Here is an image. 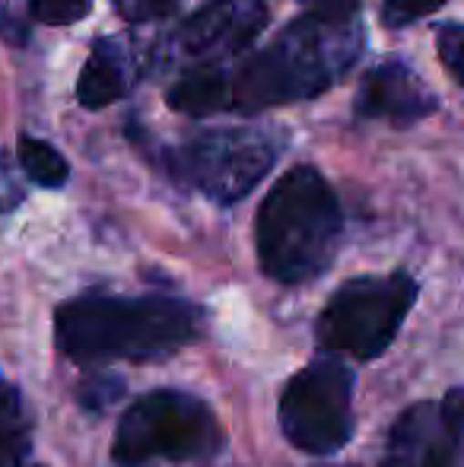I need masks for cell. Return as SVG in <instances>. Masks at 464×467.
<instances>
[{
  "label": "cell",
  "instance_id": "6da1fadb",
  "mask_svg": "<svg viewBox=\"0 0 464 467\" xmlns=\"http://www.w3.org/2000/svg\"><path fill=\"white\" fill-rule=\"evenodd\" d=\"M363 51V26L331 23L303 13L264 51L248 57L235 74L194 70L169 89V105L181 115L204 118L220 111H261L271 105L315 99L335 87Z\"/></svg>",
  "mask_w": 464,
  "mask_h": 467
},
{
  "label": "cell",
  "instance_id": "7a4b0ae2",
  "mask_svg": "<svg viewBox=\"0 0 464 467\" xmlns=\"http://www.w3.org/2000/svg\"><path fill=\"white\" fill-rule=\"evenodd\" d=\"M201 308L179 296H80L55 312V344L77 363L162 359L194 344Z\"/></svg>",
  "mask_w": 464,
  "mask_h": 467
},
{
  "label": "cell",
  "instance_id": "3957f363",
  "mask_svg": "<svg viewBox=\"0 0 464 467\" xmlns=\"http://www.w3.org/2000/svg\"><path fill=\"white\" fill-rule=\"evenodd\" d=\"M344 213L335 188L312 166H296L284 175L254 216L258 265L284 286L322 277L337 258Z\"/></svg>",
  "mask_w": 464,
  "mask_h": 467
},
{
  "label": "cell",
  "instance_id": "277c9868",
  "mask_svg": "<svg viewBox=\"0 0 464 467\" xmlns=\"http://www.w3.org/2000/svg\"><path fill=\"white\" fill-rule=\"evenodd\" d=\"M223 449V430L207 400L179 388H156L121 413L112 442L118 467L201 462Z\"/></svg>",
  "mask_w": 464,
  "mask_h": 467
},
{
  "label": "cell",
  "instance_id": "5b68a950",
  "mask_svg": "<svg viewBox=\"0 0 464 467\" xmlns=\"http://www.w3.org/2000/svg\"><path fill=\"white\" fill-rule=\"evenodd\" d=\"M414 302L417 283L407 274L347 280L318 315V344L369 363L391 347Z\"/></svg>",
  "mask_w": 464,
  "mask_h": 467
},
{
  "label": "cell",
  "instance_id": "8992f818",
  "mask_svg": "<svg viewBox=\"0 0 464 467\" xmlns=\"http://www.w3.org/2000/svg\"><path fill=\"white\" fill-rule=\"evenodd\" d=\"M280 140L261 128H213L169 153V172L217 203L248 197L273 169Z\"/></svg>",
  "mask_w": 464,
  "mask_h": 467
},
{
  "label": "cell",
  "instance_id": "52a82bcc",
  "mask_svg": "<svg viewBox=\"0 0 464 467\" xmlns=\"http://www.w3.org/2000/svg\"><path fill=\"white\" fill-rule=\"evenodd\" d=\"M280 430L305 455H335L353 439V372L337 359H315L286 381Z\"/></svg>",
  "mask_w": 464,
  "mask_h": 467
},
{
  "label": "cell",
  "instance_id": "ba28073f",
  "mask_svg": "<svg viewBox=\"0 0 464 467\" xmlns=\"http://www.w3.org/2000/svg\"><path fill=\"white\" fill-rule=\"evenodd\" d=\"M382 467H464V385L414 404L388 432Z\"/></svg>",
  "mask_w": 464,
  "mask_h": 467
},
{
  "label": "cell",
  "instance_id": "9c48e42d",
  "mask_svg": "<svg viewBox=\"0 0 464 467\" xmlns=\"http://www.w3.org/2000/svg\"><path fill=\"white\" fill-rule=\"evenodd\" d=\"M264 26V0H211L169 36V51L181 61L213 64L248 48Z\"/></svg>",
  "mask_w": 464,
  "mask_h": 467
},
{
  "label": "cell",
  "instance_id": "30bf717a",
  "mask_svg": "<svg viewBox=\"0 0 464 467\" xmlns=\"http://www.w3.org/2000/svg\"><path fill=\"white\" fill-rule=\"evenodd\" d=\"M436 109H439V99L417 77V70L407 67L404 61L376 64L363 77L356 93V115L382 118V121H391L397 128L423 121Z\"/></svg>",
  "mask_w": 464,
  "mask_h": 467
},
{
  "label": "cell",
  "instance_id": "8fae6325",
  "mask_svg": "<svg viewBox=\"0 0 464 467\" xmlns=\"http://www.w3.org/2000/svg\"><path fill=\"white\" fill-rule=\"evenodd\" d=\"M128 93V61L112 38L96 42L80 80H77V99L83 109H106Z\"/></svg>",
  "mask_w": 464,
  "mask_h": 467
},
{
  "label": "cell",
  "instance_id": "7c38bea8",
  "mask_svg": "<svg viewBox=\"0 0 464 467\" xmlns=\"http://www.w3.org/2000/svg\"><path fill=\"white\" fill-rule=\"evenodd\" d=\"M32 455V420L23 394L0 375V467H26Z\"/></svg>",
  "mask_w": 464,
  "mask_h": 467
},
{
  "label": "cell",
  "instance_id": "4fadbf2b",
  "mask_svg": "<svg viewBox=\"0 0 464 467\" xmlns=\"http://www.w3.org/2000/svg\"><path fill=\"white\" fill-rule=\"evenodd\" d=\"M19 166L29 182L38 188H61L70 175V166L51 143L38 140V137H19Z\"/></svg>",
  "mask_w": 464,
  "mask_h": 467
},
{
  "label": "cell",
  "instance_id": "5bb4252c",
  "mask_svg": "<svg viewBox=\"0 0 464 467\" xmlns=\"http://www.w3.org/2000/svg\"><path fill=\"white\" fill-rule=\"evenodd\" d=\"M124 394V381L118 375H93V379H83L77 385V400L87 407L89 413H99L106 407H112L118 398Z\"/></svg>",
  "mask_w": 464,
  "mask_h": 467
},
{
  "label": "cell",
  "instance_id": "9a60e30c",
  "mask_svg": "<svg viewBox=\"0 0 464 467\" xmlns=\"http://www.w3.org/2000/svg\"><path fill=\"white\" fill-rule=\"evenodd\" d=\"M93 6V0H32L29 13L32 19L45 26H70L83 19Z\"/></svg>",
  "mask_w": 464,
  "mask_h": 467
},
{
  "label": "cell",
  "instance_id": "2e32d148",
  "mask_svg": "<svg viewBox=\"0 0 464 467\" xmlns=\"http://www.w3.org/2000/svg\"><path fill=\"white\" fill-rule=\"evenodd\" d=\"M112 4L128 23H153V19L172 16L181 0H112Z\"/></svg>",
  "mask_w": 464,
  "mask_h": 467
},
{
  "label": "cell",
  "instance_id": "e0dca14e",
  "mask_svg": "<svg viewBox=\"0 0 464 467\" xmlns=\"http://www.w3.org/2000/svg\"><path fill=\"white\" fill-rule=\"evenodd\" d=\"M446 0H385L382 19L388 26H407L414 19H423L429 13H436Z\"/></svg>",
  "mask_w": 464,
  "mask_h": 467
},
{
  "label": "cell",
  "instance_id": "ac0fdd59",
  "mask_svg": "<svg viewBox=\"0 0 464 467\" xmlns=\"http://www.w3.org/2000/svg\"><path fill=\"white\" fill-rule=\"evenodd\" d=\"M436 45H439L442 64L452 70L455 80L464 83V26H442Z\"/></svg>",
  "mask_w": 464,
  "mask_h": 467
},
{
  "label": "cell",
  "instance_id": "d6986e66",
  "mask_svg": "<svg viewBox=\"0 0 464 467\" xmlns=\"http://www.w3.org/2000/svg\"><path fill=\"white\" fill-rule=\"evenodd\" d=\"M305 13L331 19V23H353L359 10V0H303Z\"/></svg>",
  "mask_w": 464,
  "mask_h": 467
},
{
  "label": "cell",
  "instance_id": "ffe728a7",
  "mask_svg": "<svg viewBox=\"0 0 464 467\" xmlns=\"http://www.w3.org/2000/svg\"><path fill=\"white\" fill-rule=\"evenodd\" d=\"M19 201H23V188H19L16 175H13L10 160L0 153V213H10Z\"/></svg>",
  "mask_w": 464,
  "mask_h": 467
}]
</instances>
